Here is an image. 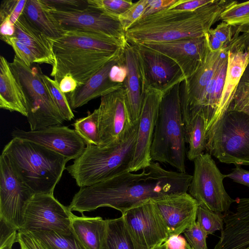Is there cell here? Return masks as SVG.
<instances>
[{"instance_id":"cell-1","label":"cell","mask_w":249,"mask_h":249,"mask_svg":"<svg viewBox=\"0 0 249 249\" xmlns=\"http://www.w3.org/2000/svg\"><path fill=\"white\" fill-rule=\"evenodd\" d=\"M192 178L187 173L169 171L152 161L139 174L126 171L80 187L68 207L82 215L102 207L114 208L122 214L145 199L187 192Z\"/></svg>"},{"instance_id":"cell-2","label":"cell","mask_w":249,"mask_h":249,"mask_svg":"<svg viewBox=\"0 0 249 249\" xmlns=\"http://www.w3.org/2000/svg\"><path fill=\"white\" fill-rule=\"evenodd\" d=\"M49 38L54 57L51 75L58 83L70 75L78 86L84 84L123 49L116 40L91 33L66 31L59 38Z\"/></svg>"},{"instance_id":"cell-3","label":"cell","mask_w":249,"mask_h":249,"mask_svg":"<svg viewBox=\"0 0 249 249\" xmlns=\"http://www.w3.org/2000/svg\"><path fill=\"white\" fill-rule=\"evenodd\" d=\"M235 1L215 0L194 11L163 10L136 22L125 33L126 41L139 45L203 36Z\"/></svg>"},{"instance_id":"cell-4","label":"cell","mask_w":249,"mask_h":249,"mask_svg":"<svg viewBox=\"0 0 249 249\" xmlns=\"http://www.w3.org/2000/svg\"><path fill=\"white\" fill-rule=\"evenodd\" d=\"M139 121L119 138L105 146L87 145L82 154L66 169L80 187L90 186L129 171Z\"/></svg>"},{"instance_id":"cell-5","label":"cell","mask_w":249,"mask_h":249,"mask_svg":"<svg viewBox=\"0 0 249 249\" xmlns=\"http://www.w3.org/2000/svg\"><path fill=\"white\" fill-rule=\"evenodd\" d=\"M2 154L34 194L53 195L69 160L63 156L36 143L12 138Z\"/></svg>"},{"instance_id":"cell-6","label":"cell","mask_w":249,"mask_h":249,"mask_svg":"<svg viewBox=\"0 0 249 249\" xmlns=\"http://www.w3.org/2000/svg\"><path fill=\"white\" fill-rule=\"evenodd\" d=\"M181 83L163 94L160 104L150 150L153 161L167 163L186 172L187 152L181 106Z\"/></svg>"},{"instance_id":"cell-7","label":"cell","mask_w":249,"mask_h":249,"mask_svg":"<svg viewBox=\"0 0 249 249\" xmlns=\"http://www.w3.org/2000/svg\"><path fill=\"white\" fill-rule=\"evenodd\" d=\"M207 153L221 162L249 165V115L229 108L206 134Z\"/></svg>"},{"instance_id":"cell-8","label":"cell","mask_w":249,"mask_h":249,"mask_svg":"<svg viewBox=\"0 0 249 249\" xmlns=\"http://www.w3.org/2000/svg\"><path fill=\"white\" fill-rule=\"evenodd\" d=\"M10 66L25 96L30 130L62 124L65 120L44 82L41 69L28 67L16 56Z\"/></svg>"},{"instance_id":"cell-9","label":"cell","mask_w":249,"mask_h":249,"mask_svg":"<svg viewBox=\"0 0 249 249\" xmlns=\"http://www.w3.org/2000/svg\"><path fill=\"white\" fill-rule=\"evenodd\" d=\"M194 170L188 189L189 194L199 205L216 213H226L235 200L227 193L220 171L209 153H203L194 160Z\"/></svg>"},{"instance_id":"cell-10","label":"cell","mask_w":249,"mask_h":249,"mask_svg":"<svg viewBox=\"0 0 249 249\" xmlns=\"http://www.w3.org/2000/svg\"><path fill=\"white\" fill-rule=\"evenodd\" d=\"M135 249H153L170 236L152 198L138 203L122 214Z\"/></svg>"},{"instance_id":"cell-11","label":"cell","mask_w":249,"mask_h":249,"mask_svg":"<svg viewBox=\"0 0 249 249\" xmlns=\"http://www.w3.org/2000/svg\"><path fill=\"white\" fill-rule=\"evenodd\" d=\"M49 8L65 31H77L100 35L116 40L123 48L127 42L125 32L118 19L97 9L88 6L79 9Z\"/></svg>"},{"instance_id":"cell-12","label":"cell","mask_w":249,"mask_h":249,"mask_svg":"<svg viewBox=\"0 0 249 249\" xmlns=\"http://www.w3.org/2000/svg\"><path fill=\"white\" fill-rule=\"evenodd\" d=\"M73 215L68 206L61 204L53 195L35 194L26 206L18 231L70 232Z\"/></svg>"},{"instance_id":"cell-13","label":"cell","mask_w":249,"mask_h":249,"mask_svg":"<svg viewBox=\"0 0 249 249\" xmlns=\"http://www.w3.org/2000/svg\"><path fill=\"white\" fill-rule=\"evenodd\" d=\"M14 169L8 157L0 156V219L18 231L26 206L34 195Z\"/></svg>"},{"instance_id":"cell-14","label":"cell","mask_w":249,"mask_h":249,"mask_svg":"<svg viewBox=\"0 0 249 249\" xmlns=\"http://www.w3.org/2000/svg\"><path fill=\"white\" fill-rule=\"evenodd\" d=\"M134 45L137 50L143 90L152 88L164 94L185 80L181 68L173 60L143 46Z\"/></svg>"},{"instance_id":"cell-15","label":"cell","mask_w":249,"mask_h":249,"mask_svg":"<svg viewBox=\"0 0 249 249\" xmlns=\"http://www.w3.org/2000/svg\"><path fill=\"white\" fill-rule=\"evenodd\" d=\"M163 93L152 88L144 89L134 152L129 172H135L149 166L150 150L159 106Z\"/></svg>"},{"instance_id":"cell-16","label":"cell","mask_w":249,"mask_h":249,"mask_svg":"<svg viewBox=\"0 0 249 249\" xmlns=\"http://www.w3.org/2000/svg\"><path fill=\"white\" fill-rule=\"evenodd\" d=\"M13 138H18L40 144L55 152L69 160H75L86 148L84 140L74 129L66 126L55 125L35 131L14 129Z\"/></svg>"},{"instance_id":"cell-17","label":"cell","mask_w":249,"mask_h":249,"mask_svg":"<svg viewBox=\"0 0 249 249\" xmlns=\"http://www.w3.org/2000/svg\"><path fill=\"white\" fill-rule=\"evenodd\" d=\"M175 61L185 79L192 76L206 62L210 53L205 36L139 44Z\"/></svg>"},{"instance_id":"cell-18","label":"cell","mask_w":249,"mask_h":249,"mask_svg":"<svg viewBox=\"0 0 249 249\" xmlns=\"http://www.w3.org/2000/svg\"><path fill=\"white\" fill-rule=\"evenodd\" d=\"M98 110L100 146H105L121 137L132 124L125 102L124 86L101 97Z\"/></svg>"},{"instance_id":"cell-19","label":"cell","mask_w":249,"mask_h":249,"mask_svg":"<svg viewBox=\"0 0 249 249\" xmlns=\"http://www.w3.org/2000/svg\"><path fill=\"white\" fill-rule=\"evenodd\" d=\"M239 34L235 32L229 44L225 83L213 125L229 109L249 63V34Z\"/></svg>"},{"instance_id":"cell-20","label":"cell","mask_w":249,"mask_h":249,"mask_svg":"<svg viewBox=\"0 0 249 249\" xmlns=\"http://www.w3.org/2000/svg\"><path fill=\"white\" fill-rule=\"evenodd\" d=\"M152 199L166 224L170 236L180 235L196 221L199 204L187 192L167 194Z\"/></svg>"},{"instance_id":"cell-21","label":"cell","mask_w":249,"mask_h":249,"mask_svg":"<svg viewBox=\"0 0 249 249\" xmlns=\"http://www.w3.org/2000/svg\"><path fill=\"white\" fill-rule=\"evenodd\" d=\"M235 200L236 211L223 214L224 227L213 249H245L249 245V197Z\"/></svg>"},{"instance_id":"cell-22","label":"cell","mask_w":249,"mask_h":249,"mask_svg":"<svg viewBox=\"0 0 249 249\" xmlns=\"http://www.w3.org/2000/svg\"><path fill=\"white\" fill-rule=\"evenodd\" d=\"M123 56L127 71L124 82L125 102L130 123L134 124L139 120L144 92L136 47L127 41Z\"/></svg>"},{"instance_id":"cell-23","label":"cell","mask_w":249,"mask_h":249,"mask_svg":"<svg viewBox=\"0 0 249 249\" xmlns=\"http://www.w3.org/2000/svg\"><path fill=\"white\" fill-rule=\"evenodd\" d=\"M123 50L85 83L78 86L73 92L68 93L67 98L71 109L80 107L90 100L108 94L124 86V83L112 82L109 76L111 68L121 58Z\"/></svg>"},{"instance_id":"cell-24","label":"cell","mask_w":249,"mask_h":249,"mask_svg":"<svg viewBox=\"0 0 249 249\" xmlns=\"http://www.w3.org/2000/svg\"><path fill=\"white\" fill-rule=\"evenodd\" d=\"M12 37L32 51L37 63L53 66L54 57L49 37L37 29L23 13L15 24V33Z\"/></svg>"},{"instance_id":"cell-25","label":"cell","mask_w":249,"mask_h":249,"mask_svg":"<svg viewBox=\"0 0 249 249\" xmlns=\"http://www.w3.org/2000/svg\"><path fill=\"white\" fill-rule=\"evenodd\" d=\"M0 107L16 111L26 117V101L23 91L16 80L10 63L0 56Z\"/></svg>"},{"instance_id":"cell-26","label":"cell","mask_w":249,"mask_h":249,"mask_svg":"<svg viewBox=\"0 0 249 249\" xmlns=\"http://www.w3.org/2000/svg\"><path fill=\"white\" fill-rule=\"evenodd\" d=\"M108 226V219L100 216H72L71 230L86 249H101Z\"/></svg>"},{"instance_id":"cell-27","label":"cell","mask_w":249,"mask_h":249,"mask_svg":"<svg viewBox=\"0 0 249 249\" xmlns=\"http://www.w3.org/2000/svg\"><path fill=\"white\" fill-rule=\"evenodd\" d=\"M22 13L49 38H59L65 32L51 13L49 7L41 0H27Z\"/></svg>"},{"instance_id":"cell-28","label":"cell","mask_w":249,"mask_h":249,"mask_svg":"<svg viewBox=\"0 0 249 249\" xmlns=\"http://www.w3.org/2000/svg\"><path fill=\"white\" fill-rule=\"evenodd\" d=\"M184 131L185 141L189 144L187 158L194 161L206 149V124L203 117L199 114L195 116L184 126Z\"/></svg>"},{"instance_id":"cell-29","label":"cell","mask_w":249,"mask_h":249,"mask_svg":"<svg viewBox=\"0 0 249 249\" xmlns=\"http://www.w3.org/2000/svg\"><path fill=\"white\" fill-rule=\"evenodd\" d=\"M101 249H135L122 216L108 219L107 234Z\"/></svg>"},{"instance_id":"cell-30","label":"cell","mask_w":249,"mask_h":249,"mask_svg":"<svg viewBox=\"0 0 249 249\" xmlns=\"http://www.w3.org/2000/svg\"><path fill=\"white\" fill-rule=\"evenodd\" d=\"M29 232L50 249H86L72 230L68 232L54 231Z\"/></svg>"},{"instance_id":"cell-31","label":"cell","mask_w":249,"mask_h":249,"mask_svg":"<svg viewBox=\"0 0 249 249\" xmlns=\"http://www.w3.org/2000/svg\"><path fill=\"white\" fill-rule=\"evenodd\" d=\"M220 19L234 28L235 32L249 34V1H236L223 11Z\"/></svg>"},{"instance_id":"cell-32","label":"cell","mask_w":249,"mask_h":249,"mask_svg":"<svg viewBox=\"0 0 249 249\" xmlns=\"http://www.w3.org/2000/svg\"><path fill=\"white\" fill-rule=\"evenodd\" d=\"M74 130L87 145H100L98 130V110L87 116L79 118L72 124Z\"/></svg>"},{"instance_id":"cell-33","label":"cell","mask_w":249,"mask_h":249,"mask_svg":"<svg viewBox=\"0 0 249 249\" xmlns=\"http://www.w3.org/2000/svg\"><path fill=\"white\" fill-rule=\"evenodd\" d=\"M196 220L207 235L217 231H222L224 227L223 214L213 212L201 205L197 208Z\"/></svg>"},{"instance_id":"cell-34","label":"cell","mask_w":249,"mask_h":249,"mask_svg":"<svg viewBox=\"0 0 249 249\" xmlns=\"http://www.w3.org/2000/svg\"><path fill=\"white\" fill-rule=\"evenodd\" d=\"M44 82L48 87L53 100L65 121H71L74 115L71 107L68 98L59 87V83L44 74Z\"/></svg>"},{"instance_id":"cell-35","label":"cell","mask_w":249,"mask_h":249,"mask_svg":"<svg viewBox=\"0 0 249 249\" xmlns=\"http://www.w3.org/2000/svg\"><path fill=\"white\" fill-rule=\"evenodd\" d=\"M87 3L88 6L117 19L134 4L131 0H88Z\"/></svg>"},{"instance_id":"cell-36","label":"cell","mask_w":249,"mask_h":249,"mask_svg":"<svg viewBox=\"0 0 249 249\" xmlns=\"http://www.w3.org/2000/svg\"><path fill=\"white\" fill-rule=\"evenodd\" d=\"M229 108L242 111L249 115V63Z\"/></svg>"},{"instance_id":"cell-37","label":"cell","mask_w":249,"mask_h":249,"mask_svg":"<svg viewBox=\"0 0 249 249\" xmlns=\"http://www.w3.org/2000/svg\"><path fill=\"white\" fill-rule=\"evenodd\" d=\"M27 0H2L0 7V21L9 20L15 24L23 13Z\"/></svg>"},{"instance_id":"cell-38","label":"cell","mask_w":249,"mask_h":249,"mask_svg":"<svg viewBox=\"0 0 249 249\" xmlns=\"http://www.w3.org/2000/svg\"><path fill=\"white\" fill-rule=\"evenodd\" d=\"M147 0H140L135 3L126 12L118 17L121 26L125 33L136 22L142 18Z\"/></svg>"},{"instance_id":"cell-39","label":"cell","mask_w":249,"mask_h":249,"mask_svg":"<svg viewBox=\"0 0 249 249\" xmlns=\"http://www.w3.org/2000/svg\"><path fill=\"white\" fill-rule=\"evenodd\" d=\"M186 241L192 249H208L207 234L196 221L183 232Z\"/></svg>"},{"instance_id":"cell-40","label":"cell","mask_w":249,"mask_h":249,"mask_svg":"<svg viewBox=\"0 0 249 249\" xmlns=\"http://www.w3.org/2000/svg\"><path fill=\"white\" fill-rule=\"evenodd\" d=\"M2 40L12 47L15 56L28 67H31L33 63H37L36 58L32 51L14 37H7Z\"/></svg>"},{"instance_id":"cell-41","label":"cell","mask_w":249,"mask_h":249,"mask_svg":"<svg viewBox=\"0 0 249 249\" xmlns=\"http://www.w3.org/2000/svg\"><path fill=\"white\" fill-rule=\"evenodd\" d=\"M18 232L17 229L0 219V249H12L17 242Z\"/></svg>"},{"instance_id":"cell-42","label":"cell","mask_w":249,"mask_h":249,"mask_svg":"<svg viewBox=\"0 0 249 249\" xmlns=\"http://www.w3.org/2000/svg\"><path fill=\"white\" fill-rule=\"evenodd\" d=\"M17 242L21 249H50L28 231H18Z\"/></svg>"},{"instance_id":"cell-43","label":"cell","mask_w":249,"mask_h":249,"mask_svg":"<svg viewBox=\"0 0 249 249\" xmlns=\"http://www.w3.org/2000/svg\"><path fill=\"white\" fill-rule=\"evenodd\" d=\"M49 7L56 9H79L88 6L87 0H41Z\"/></svg>"},{"instance_id":"cell-44","label":"cell","mask_w":249,"mask_h":249,"mask_svg":"<svg viewBox=\"0 0 249 249\" xmlns=\"http://www.w3.org/2000/svg\"><path fill=\"white\" fill-rule=\"evenodd\" d=\"M215 0H178L168 9L179 11H194Z\"/></svg>"},{"instance_id":"cell-45","label":"cell","mask_w":249,"mask_h":249,"mask_svg":"<svg viewBox=\"0 0 249 249\" xmlns=\"http://www.w3.org/2000/svg\"><path fill=\"white\" fill-rule=\"evenodd\" d=\"M232 27L225 22L222 21L217 25L215 28L211 29L213 34L223 44L230 42L233 37L234 33Z\"/></svg>"},{"instance_id":"cell-46","label":"cell","mask_w":249,"mask_h":249,"mask_svg":"<svg viewBox=\"0 0 249 249\" xmlns=\"http://www.w3.org/2000/svg\"><path fill=\"white\" fill-rule=\"evenodd\" d=\"M127 69L124 62L123 50L120 60L111 68L109 72V78L113 82L124 83L127 75Z\"/></svg>"},{"instance_id":"cell-47","label":"cell","mask_w":249,"mask_h":249,"mask_svg":"<svg viewBox=\"0 0 249 249\" xmlns=\"http://www.w3.org/2000/svg\"><path fill=\"white\" fill-rule=\"evenodd\" d=\"M178 0H147L143 17L151 15L167 9L175 4Z\"/></svg>"},{"instance_id":"cell-48","label":"cell","mask_w":249,"mask_h":249,"mask_svg":"<svg viewBox=\"0 0 249 249\" xmlns=\"http://www.w3.org/2000/svg\"><path fill=\"white\" fill-rule=\"evenodd\" d=\"M226 178L233 181L249 187V171L242 168L241 166H235Z\"/></svg>"},{"instance_id":"cell-49","label":"cell","mask_w":249,"mask_h":249,"mask_svg":"<svg viewBox=\"0 0 249 249\" xmlns=\"http://www.w3.org/2000/svg\"><path fill=\"white\" fill-rule=\"evenodd\" d=\"M61 90L64 93L73 92L78 87V84L76 80L71 75L64 76L59 83Z\"/></svg>"},{"instance_id":"cell-50","label":"cell","mask_w":249,"mask_h":249,"mask_svg":"<svg viewBox=\"0 0 249 249\" xmlns=\"http://www.w3.org/2000/svg\"><path fill=\"white\" fill-rule=\"evenodd\" d=\"M168 249H186L188 243L183 237L171 235L166 241Z\"/></svg>"},{"instance_id":"cell-51","label":"cell","mask_w":249,"mask_h":249,"mask_svg":"<svg viewBox=\"0 0 249 249\" xmlns=\"http://www.w3.org/2000/svg\"><path fill=\"white\" fill-rule=\"evenodd\" d=\"M207 44L211 52H216L223 49V45L220 41L213 34L210 29L205 35Z\"/></svg>"},{"instance_id":"cell-52","label":"cell","mask_w":249,"mask_h":249,"mask_svg":"<svg viewBox=\"0 0 249 249\" xmlns=\"http://www.w3.org/2000/svg\"><path fill=\"white\" fill-rule=\"evenodd\" d=\"M15 33V24L9 20L5 19L0 22V39H3L13 36Z\"/></svg>"},{"instance_id":"cell-53","label":"cell","mask_w":249,"mask_h":249,"mask_svg":"<svg viewBox=\"0 0 249 249\" xmlns=\"http://www.w3.org/2000/svg\"><path fill=\"white\" fill-rule=\"evenodd\" d=\"M153 249H168L166 241Z\"/></svg>"},{"instance_id":"cell-54","label":"cell","mask_w":249,"mask_h":249,"mask_svg":"<svg viewBox=\"0 0 249 249\" xmlns=\"http://www.w3.org/2000/svg\"><path fill=\"white\" fill-rule=\"evenodd\" d=\"M189 247L190 246L189 245V244H187V249H189Z\"/></svg>"},{"instance_id":"cell-55","label":"cell","mask_w":249,"mask_h":249,"mask_svg":"<svg viewBox=\"0 0 249 249\" xmlns=\"http://www.w3.org/2000/svg\"><path fill=\"white\" fill-rule=\"evenodd\" d=\"M245 249H249V245L245 248Z\"/></svg>"},{"instance_id":"cell-56","label":"cell","mask_w":249,"mask_h":249,"mask_svg":"<svg viewBox=\"0 0 249 249\" xmlns=\"http://www.w3.org/2000/svg\"><path fill=\"white\" fill-rule=\"evenodd\" d=\"M189 249H192L190 247H189Z\"/></svg>"}]
</instances>
